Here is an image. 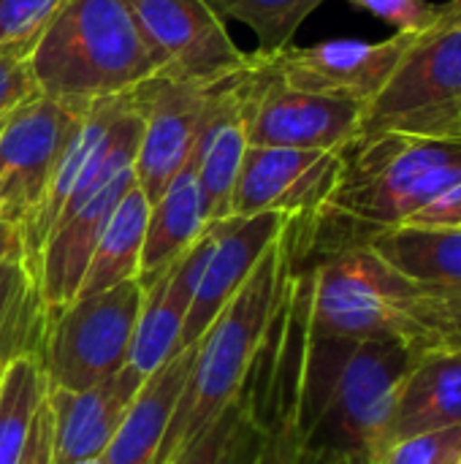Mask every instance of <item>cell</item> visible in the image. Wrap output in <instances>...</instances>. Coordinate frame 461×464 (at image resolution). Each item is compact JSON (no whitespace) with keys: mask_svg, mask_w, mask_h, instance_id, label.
I'll list each match as a JSON object with an SVG mask.
<instances>
[{"mask_svg":"<svg viewBox=\"0 0 461 464\" xmlns=\"http://www.w3.org/2000/svg\"><path fill=\"white\" fill-rule=\"evenodd\" d=\"M367 133L461 139V0L443 3L437 19L410 35L397 68L364 106Z\"/></svg>","mask_w":461,"mask_h":464,"instance_id":"7","label":"cell"},{"mask_svg":"<svg viewBox=\"0 0 461 464\" xmlns=\"http://www.w3.org/2000/svg\"><path fill=\"white\" fill-rule=\"evenodd\" d=\"M461 449V430L418 435L389 443L370 464H437Z\"/></svg>","mask_w":461,"mask_h":464,"instance_id":"30","label":"cell"},{"mask_svg":"<svg viewBox=\"0 0 461 464\" xmlns=\"http://www.w3.org/2000/svg\"><path fill=\"white\" fill-rule=\"evenodd\" d=\"M27 68L38 95L82 114L158 73L128 0H65L27 54Z\"/></svg>","mask_w":461,"mask_h":464,"instance_id":"4","label":"cell"},{"mask_svg":"<svg viewBox=\"0 0 461 464\" xmlns=\"http://www.w3.org/2000/svg\"><path fill=\"white\" fill-rule=\"evenodd\" d=\"M448 430H461V334L424 343L413 351L397 394L389 443Z\"/></svg>","mask_w":461,"mask_h":464,"instance_id":"18","label":"cell"},{"mask_svg":"<svg viewBox=\"0 0 461 464\" xmlns=\"http://www.w3.org/2000/svg\"><path fill=\"white\" fill-rule=\"evenodd\" d=\"M196 345L179 351L168 364L144 381L122 427L103 451L101 464H155L168 421L196 362Z\"/></svg>","mask_w":461,"mask_h":464,"instance_id":"20","label":"cell"},{"mask_svg":"<svg viewBox=\"0 0 461 464\" xmlns=\"http://www.w3.org/2000/svg\"><path fill=\"white\" fill-rule=\"evenodd\" d=\"M139 136L141 122L125 95L103 144L46 237L35 285L49 315L76 299L101 231L106 228L120 198L136 185L133 163Z\"/></svg>","mask_w":461,"mask_h":464,"instance_id":"6","label":"cell"},{"mask_svg":"<svg viewBox=\"0 0 461 464\" xmlns=\"http://www.w3.org/2000/svg\"><path fill=\"white\" fill-rule=\"evenodd\" d=\"M144 381L147 378L128 364L98 386L82 392H46V408L52 416V464L101 459Z\"/></svg>","mask_w":461,"mask_h":464,"instance_id":"17","label":"cell"},{"mask_svg":"<svg viewBox=\"0 0 461 464\" xmlns=\"http://www.w3.org/2000/svg\"><path fill=\"white\" fill-rule=\"evenodd\" d=\"M209 8L226 22H242L258 38L261 54H277L293 46L299 27L326 0H206Z\"/></svg>","mask_w":461,"mask_h":464,"instance_id":"28","label":"cell"},{"mask_svg":"<svg viewBox=\"0 0 461 464\" xmlns=\"http://www.w3.org/2000/svg\"><path fill=\"white\" fill-rule=\"evenodd\" d=\"M65 0H0V52L27 57Z\"/></svg>","mask_w":461,"mask_h":464,"instance_id":"29","label":"cell"},{"mask_svg":"<svg viewBox=\"0 0 461 464\" xmlns=\"http://www.w3.org/2000/svg\"><path fill=\"white\" fill-rule=\"evenodd\" d=\"M255 464H299V438L293 427V411H280L274 424H266L264 449Z\"/></svg>","mask_w":461,"mask_h":464,"instance_id":"33","label":"cell"},{"mask_svg":"<svg viewBox=\"0 0 461 464\" xmlns=\"http://www.w3.org/2000/svg\"><path fill=\"white\" fill-rule=\"evenodd\" d=\"M288 283L291 261L280 234V239L261 256L247 283L198 340L190 378L179 394L155 464L171 462L245 394L258 353L288 294Z\"/></svg>","mask_w":461,"mask_h":464,"instance_id":"3","label":"cell"},{"mask_svg":"<svg viewBox=\"0 0 461 464\" xmlns=\"http://www.w3.org/2000/svg\"><path fill=\"white\" fill-rule=\"evenodd\" d=\"M84 114L35 92L0 120V223L19 231L38 209Z\"/></svg>","mask_w":461,"mask_h":464,"instance_id":"11","label":"cell"},{"mask_svg":"<svg viewBox=\"0 0 461 464\" xmlns=\"http://www.w3.org/2000/svg\"><path fill=\"white\" fill-rule=\"evenodd\" d=\"M125 95L122 98H111V101H101L95 106H90V111L84 114L79 130L73 133L62 160L57 163L52 179H49V188L38 204V209L27 218V223L16 231L19 237V250H22V261L30 272V277L35 280L38 277V266H41V253H43V245H46V237L52 231V226L57 223L68 196L73 193V188L79 185V179L84 177L87 166L92 163L98 147L103 144L120 106H122Z\"/></svg>","mask_w":461,"mask_h":464,"instance_id":"21","label":"cell"},{"mask_svg":"<svg viewBox=\"0 0 461 464\" xmlns=\"http://www.w3.org/2000/svg\"><path fill=\"white\" fill-rule=\"evenodd\" d=\"M456 226H461V218H459V223H456Z\"/></svg>","mask_w":461,"mask_h":464,"instance_id":"39","label":"cell"},{"mask_svg":"<svg viewBox=\"0 0 461 464\" xmlns=\"http://www.w3.org/2000/svg\"><path fill=\"white\" fill-rule=\"evenodd\" d=\"M128 5L158 76L209 90L245 68L247 52L234 44L206 0H128Z\"/></svg>","mask_w":461,"mask_h":464,"instance_id":"10","label":"cell"},{"mask_svg":"<svg viewBox=\"0 0 461 464\" xmlns=\"http://www.w3.org/2000/svg\"><path fill=\"white\" fill-rule=\"evenodd\" d=\"M329 464H356V462H348V459H337V462H329Z\"/></svg>","mask_w":461,"mask_h":464,"instance_id":"36","label":"cell"},{"mask_svg":"<svg viewBox=\"0 0 461 464\" xmlns=\"http://www.w3.org/2000/svg\"><path fill=\"white\" fill-rule=\"evenodd\" d=\"M49 313L30 277L19 245L0 261V370L19 359H41Z\"/></svg>","mask_w":461,"mask_h":464,"instance_id":"23","label":"cell"},{"mask_svg":"<svg viewBox=\"0 0 461 464\" xmlns=\"http://www.w3.org/2000/svg\"><path fill=\"white\" fill-rule=\"evenodd\" d=\"M19 464H52V416H49L46 400L41 402V408L33 419L24 457Z\"/></svg>","mask_w":461,"mask_h":464,"instance_id":"34","label":"cell"},{"mask_svg":"<svg viewBox=\"0 0 461 464\" xmlns=\"http://www.w3.org/2000/svg\"><path fill=\"white\" fill-rule=\"evenodd\" d=\"M413 33H394L386 41H323L315 46H288L261 54L291 87L370 103L397 68Z\"/></svg>","mask_w":461,"mask_h":464,"instance_id":"14","label":"cell"},{"mask_svg":"<svg viewBox=\"0 0 461 464\" xmlns=\"http://www.w3.org/2000/svg\"><path fill=\"white\" fill-rule=\"evenodd\" d=\"M204 228H206L204 196L196 169L187 160V166L168 182L160 198L149 207L141 266L136 277L141 288H147L158 275H163L201 237Z\"/></svg>","mask_w":461,"mask_h":464,"instance_id":"22","label":"cell"},{"mask_svg":"<svg viewBox=\"0 0 461 464\" xmlns=\"http://www.w3.org/2000/svg\"><path fill=\"white\" fill-rule=\"evenodd\" d=\"M187 318V304H182L171 285H168V269L158 275L147 288L141 299V313L136 321L128 364L141 375H155L163 364H168L179 353V337Z\"/></svg>","mask_w":461,"mask_h":464,"instance_id":"25","label":"cell"},{"mask_svg":"<svg viewBox=\"0 0 461 464\" xmlns=\"http://www.w3.org/2000/svg\"><path fill=\"white\" fill-rule=\"evenodd\" d=\"M247 130L234 76L209 87L190 163L196 169L206 223L231 218V196L247 152Z\"/></svg>","mask_w":461,"mask_h":464,"instance_id":"19","label":"cell"},{"mask_svg":"<svg viewBox=\"0 0 461 464\" xmlns=\"http://www.w3.org/2000/svg\"><path fill=\"white\" fill-rule=\"evenodd\" d=\"M128 101L141 122L133 174L152 207L193 155L206 90L155 73Z\"/></svg>","mask_w":461,"mask_h":464,"instance_id":"13","label":"cell"},{"mask_svg":"<svg viewBox=\"0 0 461 464\" xmlns=\"http://www.w3.org/2000/svg\"><path fill=\"white\" fill-rule=\"evenodd\" d=\"M217 237L209 253V261L201 272L196 296L190 302L179 351L196 345L215 318L226 310V304L236 296V291L247 283L261 256L272 242L280 239L285 228V218L277 212H264L253 218H226L215 220Z\"/></svg>","mask_w":461,"mask_h":464,"instance_id":"15","label":"cell"},{"mask_svg":"<svg viewBox=\"0 0 461 464\" xmlns=\"http://www.w3.org/2000/svg\"><path fill=\"white\" fill-rule=\"evenodd\" d=\"M416 348L399 340L321 337L304 324L293 389L299 464L372 462L389 443Z\"/></svg>","mask_w":461,"mask_h":464,"instance_id":"2","label":"cell"},{"mask_svg":"<svg viewBox=\"0 0 461 464\" xmlns=\"http://www.w3.org/2000/svg\"><path fill=\"white\" fill-rule=\"evenodd\" d=\"M340 152L247 147L231 196V218L277 212L285 223L307 220L331 193Z\"/></svg>","mask_w":461,"mask_h":464,"instance_id":"12","label":"cell"},{"mask_svg":"<svg viewBox=\"0 0 461 464\" xmlns=\"http://www.w3.org/2000/svg\"><path fill=\"white\" fill-rule=\"evenodd\" d=\"M356 8L378 16L380 22L391 24L397 33H418L432 24L443 8V3L429 0H351Z\"/></svg>","mask_w":461,"mask_h":464,"instance_id":"31","label":"cell"},{"mask_svg":"<svg viewBox=\"0 0 461 464\" xmlns=\"http://www.w3.org/2000/svg\"><path fill=\"white\" fill-rule=\"evenodd\" d=\"M234 84L250 147L340 152L361 128L364 103L291 87L258 52H247Z\"/></svg>","mask_w":461,"mask_h":464,"instance_id":"9","label":"cell"},{"mask_svg":"<svg viewBox=\"0 0 461 464\" xmlns=\"http://www.w3.org/2000/svg\"><path fill=\"white\" fill-rule=\"evenodd\" d=\"M461 182V139L367 133L340 150L326 201L302 223H285L288 261L370 245L408 226L427 204Z\"/></svg>","mask_w":461,"mask_h":464,"instance_id":"1","label":"cell"},{"mask_svg":"<svg viewBox=\"0 0 461 464\" xmlns=\"http://www.w3.org/2000/svg\"><path fill=\"white\" fill-rule=\"evenodd\" d=\"M82 464H101V459H92V462H82Z\"/></svg>","mask_w":461,"mask_h":464,"instance_id":"37","label":"cell"},{"mask_svg":"<svg viewBox=\"0 0 461 464\" xmlns=\"http://www.w3.org/2000/svg\"><path fill=\"white\" fill-rule=\"evenodd\" d=\"M147 220H149V201L141 193V188L133 185L120 198L106 228L101 231L76 296L98 294V291H106L117 283L139 277L141 250H144V237H147Z\"/></svg>","mask_w":461,"mask_h":464,"instance_id":"24","label":"cell"},{"mask_svg":"<svg viewBox=\"0 0 461 464\" xmlns=\"http://www.w3.org/2000/svg\"><path fill=\"white\" fill-rule=\"evenodd\" d=\"M307 329L321 337L399 340L424 345L451 337L418 288L405 280L370 245L321 256L299 277Z\"/></svg>","mask_w":461,"mask_h":464,"instance_id":"5","label":"cell"},{"mask_svg":"<svg viewBox=\"0 0 461 464\" xmlns=\"http://www.w3.org/2000/svg\"><path fill=\"white\" fill-rule=\"evenodd\" d=\"M19 245V237H16V228H11V226H5V223H0V261L14 250Z\"/></svg>","mask_w":461,"mask_h":464,"instance_id":"35","label":"cell"},{"mask_svg":"<svg viewBox=\"0 0 461 464\" xmlns=\"http://www.w3.org/2000/svg\"><path fill=\"white\" fill-rule=\"evenodd\" d=\"M38 90L33 84L27 57L14 52H0V120L19 103L33 98Z\"/></svg>","mask_w":461,"mask_h":464,"instance_id":"32","label":"cell"},{"mask_svg":"<svg viewBox=\"0 0 461 464\" xmlns=\"http://www.w3.org/2000/svg\"><path fill=\"white\" fill-rule=\"evenodd\" d=\"M46 400V378L35 359H19L3 370L0 381V464L24 457L33 419Z\"/></svg>","mask_w":461,"mask_h":464,"instance_id":"26","label":"cell"},{"mask_svg":"<svg viewBox=\"0 0 461 464\" xmlns=\"http://www.w3.org/2000/svg\"><path fill=\"white\" fill-rule=\"evenodd\" d=\"M141 299L144 288L133 277L52 313L38 359L46 392H82L128 367Z\"/></svg>","mask_w":461,"mask_h":464,"instance_id":"8","label":"cell"},{"mask_svg":"<svg viewBox=\"0 0 461 464\" xmlns=\"http://www.w3.org/2000/svg\"><path fill=\"white\" fill-rule=\"evenodd\" d=\"M370 247L418 288L448 334H461V226H399Z\"/></svg>","mask_w":461,"mask_h":464,"instance_id":"16","label":"cell"},{"mask_svg":"<svg viewBox=\"0 0 461 464\" xmlns=\"http://www.w3.org/2000/svg\"><path fill=\"white\" fill-rule=\"evenodd\" d=\"M0 381H3V370H0Z\"/></svg>","mask_w":461,"mask_h":464,"instance_id":"38","label":"cell"},{"mask_svg":"<svg viewBox=\"0 0 461 464\" xmlns=\"http://www.w3.org/2000/svg\"><path fill=\"white\" fill-rule=\"evenodd\" d=\"M264 438V427L239 397L168 464H255Z\"/></svg>","mask_w":461,"mask_h":464,"instance_id":"27","label":"cell"}]
</instances>
